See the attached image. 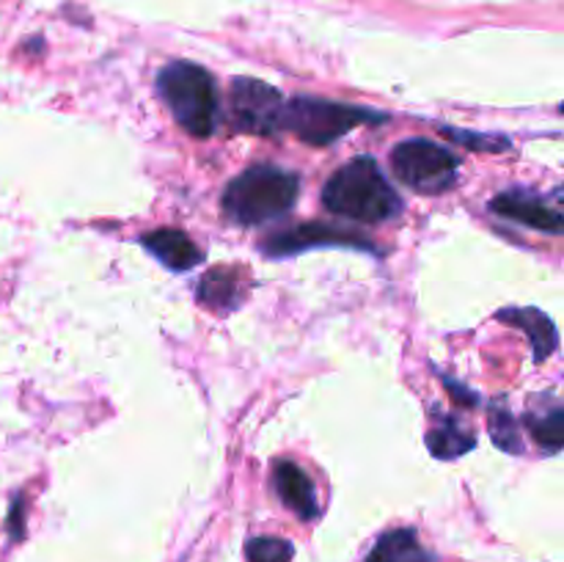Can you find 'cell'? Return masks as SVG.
<instances>
[{
	"mask_svg": "<svg viewBox=\"0 0 564 562\" xmlns=\"http://www.w3.org/2000/svg\"><path fill=\"white\" fill-rule=\"evenodd\" d=\"M391 165H394V174L413 191L444 193L457 182L460 160L449 149L427 138H411V141L397 143L391 152Z\"/></svg>",
	"mask_w": 564,
	"mask_h": 562,
	"instance_id": "obj_5",
	"label": "cell"
},
{
	"mask_svg": "<svg viewBox=\"0 0 564 562\" xmlns=\"http://www.w3.org/2000/svg\"><path fill=\"white\" fill-rule=\"evenodd\" d=\"M273 485H275V494L281 496V501H284L295 516L306 518V521L317 518L319 512L317 490H314L312 479H308V474L303 472L301 466H295L292 461L275 463Z\"/></svg>",
	"mask_w": 564,
	"mask_h": 562,
	"instance_id": "obj_9",
	"label": "cell"
},
{
	"mask_svg": "<svg viewBox=\"0 0 564 562\" xmlns=\"http://www.w3.org/2000/svg\"><path fill=\"white\" fill-rule=\"evenodd\" d=\"M490 433H494V441L507 452H521L523 450V441L518 435V424L516 419L510 417L507 408H494L490 413Z\"/></svg>",
	"mask_w": 564,
	"mask_h": 562,
	"instance_id": "obj_17",
	"label": "cell"
},
{
	"mask_svg": "<svg viewBox=\"0 0 564 562\" xmlns=\"http://www.w3.org/2000/svg\"><path fill=\"white\" fill-rule=\"evenodd\" d=\"M490 209L499 215H505V218L521 220V224L532 226V229L551 231V235H562V229H564L560 209L551 207L545 198L532 196V193H521V191L499 193V196L490 202Z\"/></svg>",
	"mask_w": 564,
	"mask_h": 562,
	"instance_id": "obj_8",
	"label": "cell"
},
{
	"mask_svg": "<svg viewBox=\"0 0 564 562\" xmlns=\"http://www.w3.org/2000/svg\"><path fill=\"white\" fill-rule=\"evenodd\" d=\"M496 317L527 331L529 342L534 347V361H545L560 347V334H556L554 323L540 309H505Z\"/></svg>",
	"mask_w": 564,
	"mask_h": 562,
	"instance_id": "obj_12",
	"label": "cell"
},
{
	"mask_svg": "<svg viewBox=\"0 0 564 562\" xmlns=\"http://www.w3.org/2000/svg\"><path fill=\"white\" fill-rule=\"evenodd\" d=\"M383 119L386 116L356 108V105L330 102V99L317 97H295L284 99V108H281L279 116V132H292V136L312 143V147H328V143L339 141L345 132L356 130L358 125Z\"/></svg>",
	"mask_w": 564,
	"mask_h": 562,
	"instance_id": "obj_4",
	"label": "cell"
},
{
	"mask_svg": "<svg viewBox=\"0 0 564 562\" xmlns=\"http://www.w3.org/2000/svg\"><path fill=\"white\" fill-rule=\"evenodd\" d=\"M367 562H435V556L419 543L413 529H394L375 543Z\"/></svg>",
	"mask_w": 564,
	"mask_h": 562,
	"instance_id": "obj_13",
	"label": "cell"
},
{
	"mask_svg": "<svg viewBox=\"0 0 564 562\" xmlns=\"http://www.w3.org/2000/svg\"><path fill=\"white\" fill-rule=\"evenodd\" d=\"M323 202L330 213L367 224H383L402 213V198L372 158H356L341 165L325 182Z\"/></svg>",
	"mask_w": 564,
	"mask_h": 562,
	"instance_id": "obj_1",
	"label": "cell"
},
{
	"mask_svg": "<svg viewBox=\"0 0 564 562\" xmlns=\"http://www.w3.org/2000/svg\"><path fill=\"white\" fill-rule=\"evenodd\" d=\"M312 246L367 248L369 242L364 240L358 231L336 229V226H328V224H306V226H297V229L273 235L262 248H264V253H270V257H290V253L306 251V248H312Z\"/></svg>",
	"mask_w": 564,
	"mask_h": 562,
	"instance_id": "obj_7",
	"label": "cell"
},
{
	"mask_svg": "<svg viewBox=\"0 0 564 562\" xmlns=\"http://www.w3.org/2000/svg\"><path fill=\"white\" fill-rule=\"evenodd\" d=\"M246 279L237 268H213L198 281V301L215 312H231L246 298Z\"/></svg>",
	"mask_w": 564,
	"mask_h": 562,
	"instance_id": "obj_11",
	"label": "cell"
},
{
	"mask_svg": "<svg viewBox=\"0 0 564 562\" xmlns=\"http://www.w3.org/2000/svg\"><path fill=\"white\" fill-rule=\"evenodd\" d=\"M284 94L253 77H237L231 83V125L242 132L273 136L279 132V116Z\"/></svg>",
	"mask_w": 564,
	"mask_h": 562,
	"instance_id": "obj_6",
	"label": "cell"
},
{
	"mask_svg": "<svg viewBox=\"0 0 564 562\" xmlns=\"http://www.w3.org/2000/svg\"><path fill=\"white\" fill-rule=\"evenodd\" d=\"M141 246L171 270H191L204 259V251L182 229H154L141 237Z\"/></svg>",
	"mask_w": 564,
	"mask_h": 562,
	"instance_id": "obj_10",
	"label": "cell"
},
{
	"mask_svg": "<svg viewBox=\"0 0 564 562\" xmlns=\"http://www.w3.org/2000/svg\"><path fill=\"white\" fill-rule=\"evenodd\" d=\"M427 446L435 457H444V461H449V457H457V455H463V452L471 450L474 435H471V430L463 428L457 419L438 413V417H435V424L430 428Z\"/></svg>",
	"mask_w": 564,
	"mask_h": 562,
	"instance_id": "obj_14",
	"label": "cell"
},
{
	"mask_svg": "<svg viewBox=\"0 0 564 562\" xmlns=\"http://www.w3.org/2000/svg\"><path fill=\"white\" fill-rule=\"evenodd\" d=\"M301 180L275 165H253L229 182L224 209L242 226H259L281 218L295 207Z\"/></svg>",
	"mask_w": 564,
	"mask_h": 562,
	"instance_id": "obj_2",
	"label": "cell"
},
{
	"mask_svg": "<svg viewBox=\"0 0 564 562\" xmlns=\"http://www.w3.org/2000/svg\"><path fill=\"white\" fill-rule=\"evenodd\" d=\"M292 554V543L281 538H253L246 545L248 562H290Z\"/></svg>",
	"mask_w": 564,
	"mask_h": 562,
	"instance_id": "obj_16",
	"label": "cell"
},
{
	"mask_svg": "<svg viewBox=\"0 0 564 562\" xmlns=\"http://www.w3.org/2000/svg\"><path fill=\"white\" fill-rule=\"evenodd\" d=\"M446 136L457 138V141H466L471 143V147H482L485 152H501L499 147H510V143L505 141V138H485V136H466V132H452V130H444Z\"/></svg>",
	"mask_w": 564,
	"mask_h": 562,
	"instance_id": "obj_18",
	"label": "cell"
},
{
	"mask_svg": "<svg viewBox=\"0 0 564 562\" xmlns=\"http://www.w3.org/2000/svg\"><path fill=\"white\" fill-rule=\"evenodd\" d=\"M158 91L174 114L176 125L196 138L213 136L220 119L215 77L191 61H171L158 75Z\"/></svg>",
	"mask_w": 564,
	"mask_h": 562,
	"instance_id": "obj_3",
	"label": "cell"
},
{
	"mask_svg": "<svg viewBox=\"0 0 564 562\" xmlns=\"http://www.w3.org/2000/svg\"><path fill=\"white\" fill-rule=\"evenodd\" d=\"M529 430L532 435L538 439V444L549 452H560L562 450V441H564V411L562 406H551L549 411L538 413L532 411L527 417Z\"/></svg>",
	"mask_w": 564,
	"mask_h": 562,
	"instance_id": "obj_15",
	"label": "cell"
}]
</instances>
